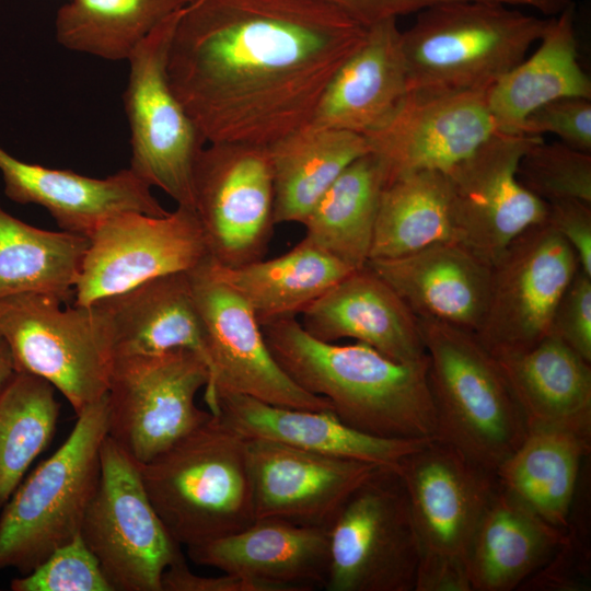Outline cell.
<instances>
[{"label":"cell","mask_w":591,"mask_h":591,"mask_svg":"<svg viewBox=\"0 0 591 591\" xmlns=\"http://www.w3.org/2000/svg\"><path fill=\"white\" fill-rule=\"evenodd\" d=\"M366 33L323 0H187L167 76L206 143L268 147L311 121Z\"/></svg>","instance_id":"cell-1"},{"label":"cell","mask_w":591,"mask_h":591,"mask_svg":"<svg viewBox=\"0 0 591 591\" xmlns=\"http://www.w3.org/2000/svg\"><path fill=\"white\" fill-rule=\"evenodd\" d=\"M260 326L288 376L306 392L326 398L347 425L384 438H436L428 358L403 363L361 341H322L296 317Z\"/></svg>","instance_id":"cell-2"},{"label":"cell","mask_w":591,"mask_h":591,"mask_svg":"<svg viewBox=\"0 0 591 591\" xmlns=\"http://www.w3.org/2000/svg\"><path fill=\"white\" fill-rule=\"evenodd\" d=\"M139 470L152 506L179 546L202 545L255 521L245 438L218 415L211 413Z\"/></svg>","instance_id":"cell-3"},{"label":"cell","mask_w":591,"mask_h":591,"mask_svg":"<svg viewBox=\"0 0 591 591\" xmlns=\"http://www.w3.org/2000/svg\"><path fill=\"white\" fill-rule=\"evenodd\" d=\"M490 0L441 2L402 31L408 92L488 90L519 65L549 20Z\"/></svg>","instance_id":"cell-4"},{"label":"cell","mask_w":591,"mask_h":591,"mask_svg":"<svg viewBox=\"0 0 591 591\" xmlns=\"http://www.w3.org/2000/svg\"><path fill=\"white\" fill-rule=\"evenodd\" d=\"M417 320L428 357L436 438L496 472L529 431L499 362L475 333Z\"/></svg>","instance_id":"cell-5"},{"label":"cell","mask_w":591,"mask_h":591,"mask_svg":"<svg viewBox=\"0 0 591 591\" xmlns=\"http://www.w3.org/2000/svg\"><path fill=\"white\" fill-rule=\"evenodd\" d=\"M396 470L419 547L415 591H472L467 554L499 488L496 472L438 438L403 457Z\"/></svg>","instance_id":"cell-6"},{"label":"cell","mask_w":591,"mask_h":591,"mask_svg":"<svg viewBox=\"0 0 591 591\" xmlns=\"http://www.w3.org/2000/svg\"><path fill=\"white\" fill-rule=\"evenodd\" d=\"M107 436L106 395L77 416L60 448L22 480L0 514V571L31 572L80 534Z\"/></svg>","instance_id":"cell-7"},{"label":"cell","mask_w":591,"mask_h":591,"mask_svg":"<svg viewBox=\"0 0 591 591\" xmlns=\"http://www.w3.org/2000/svg\"><path fill=\"white\" fill-rule=\"evenodd\" d=\"M60 299L23 292L0 299V333L16 371L43 378L76 415L106 395L113 366L109 332L94 304L62 309Z\"/></svg>","instance_id":"cell-8"},{"label":"cell","mask_w":591,"mask_h":591,"mask_svg":"<svg viewBox=\"0 0 591 591\" xmlns=\"http://www.w3.org/2000/svg\"><path fill=\"white\" fill-rule=\"evenodd\" d=\"M327 591H415L419 547L396 468L378 466L328 529Z\"/></svg>","instance_id":"cell-9"},{"label":"cell","mask_w":591,"mask_h":591,"mask_svg":"<svg viewBox=\"0 0 591 591\" xmlns=\"http://www.w3.org/2000/svg\"><path fill=\"white\" fill-rule=\"evenodd\" d=\"M101 471L80 535L114 591H162L165 569L182 557L144 489L139 465L105 437Z\"/></svg>","instance_id":"cell-10"},{"label":"cell","mask_w":591,"mask_h":591,"mask_svg":"<svg viewBox=\"0 0 591 591\" xmlns=\"http://www.w3.org/2000/svg\"><path fill=\"white\" fill-rule=\"evenodd\" d=\"M208 380L206 363L189 349L115 357L106 392L108 437L137 464L148 463L211 416L195 402Z\"/></svg>","instance_id":"cell-11"},{"label":"cell","mask_w":591,"mask_h":591,"mask_svg":"<svg viewBox=\"0 0 591 591\" xmlns=\"http://www.w3.org/2000/svg\"><path fill=\"white\" fill-rule=\"evenodd\" d=\"M179 12L159 24L128 56L124 107L130 127L129 169L177 206L194 209V169L206 141L167 76V54Z\"/></svg>","instance_id":"cell-12"},{"label":"cell","mask_w":591,"mask_h":591,"mask_svg":"<svg viewBox=\"0 0 591 591\" xmlns=\"http://www.w3.org/2000/svg\"><path fill=\"white\" fill-rule=\"evenodd\" d=\"M193 190L211 259L225 267L263 259L276 225L266 146L206 143L195 164Z\"/></svg>","instance_id":"cell-13"},{"label":"cell","mask_w":591,"mask_h":591,"mask_svg":"<svg viewBox=\"0 0 591 591\" xmlns=\"http://www.w3.org/2000/svg\"><path fill=\"white\" fill-rule=\"evenodd\" d=\"M206 341L209 380L204 399L216 412L222 394L311 410H333L331 403L296 384L271 355L259 322L245 301L218 279L209 257L188 270Z\"/></svg>","instance_id":"cell-14"},{"label":"cell","mask_w":591,"mask_h":591,"mask_svg":"<svg viewBox=\"0 0 591 591\" xmlns=\"http://www.w3.org/2000/svg\"><path fill=\"white\" fill-rule=\"evenodd\" d=\"M542 139L497 131L444 172L453 241L491 267L520 233L546 220L548 205L517 176L523 154Z\"/></svg>","instance_id":"cell-15"},{"label":"cell","mask_w":591,"mask_h":591,"mask_svg":"<svg viewBox=\"0 0 591 591\" xmlns=\"http://www.w3.org/2000/svg\"><path fill=\"white\" fill-rule=\"evenodd\" d=\"M491 268L475 334L495 357L528 350L549 335L556 304L580 268L577 256L545 220L520 233Z\"/></svg>","instance_id":"cell-16"},{"label":"cell","mask_w":591,"mask_h":591,"mask_svg":"<svg viewBox=\"0 0 591 591\" xmlns=\"http://www.w3.org/2000/svg\"><path fill=\"white\" fill-rule=\"evenodd\" d=\"M209 253L195 210L163 216L126 211L89 237L74 286V305L86 306L160 276L188 271Z\"/></svg>","instance_id":"cell-17"},{"label":"cell","mask_w":591,"mask_h":591,"mask_svg":"<svg viewBox=\"0 0 591 591\" xmlns=\"http://www.w3.org/2000/svg\"><path fill=\"white\" fill-rule=\"evenodd\" d=\"M488 90L408 92L389 121L364 137L389 182L417 171L444 173L496 134Z\"/></svg>","instance_id":"cell-18"},{"label":"cell","mask_w":591,"mask_h":591,"mask_svg":"<svg viewBox=\"0 0 591 591\" xmlns=\"http://www.w3.org/2000/svg\"><path fill=\"white\" fill-rule=\"evenodd\" d=\"M255 520L328 530L350 494L378 467L273 440L245 438Z\"/></svg>","instance_id":"cell-19"},{"label":"cell","mask_w":591,"mask_h":591,"mask_svg":"<svg viewBox=\"0 0 591 591\" xmlns=\"http://www.w3.org/2000/svg\"><path fill=\"white\" fill-rule=\"evenodd\" d=\"M314 338L364 343L403 363L427 360L417 316L368 265L351 270L300 314Z\"/></svg>","instance_id":"cell-20"},{"label":"cell","mask_w":591,"mask_h":591,"mask_svg":"<svg viewBox=\"0 0 591 591\" xmlns=\"http://www.w3.org/2000/svg\"><path fill=\"white\" fill-rule=\"evenodd\" d=\"M4 193L13 201L45 208L67 232L90 237L108 218L137 211L163 216L150 186L130 169L105 178L26 163L0 148Z\"/></svg>","instance_id":"cell-21"},{"label":"cell","mask_w":591,"mask_h":591,"mask_svg":"<svg viewBox=\"0 0 591 591\" xmlns=\"http://www.w3.org/2000/svg\"><path fill=\"white\" fill-rule=\"evenodd\" d=\"M372 268L417 317L433 318L476 333L484 320L493 268L454 241L438 242Z\"/></svg>","instance_id":"cell-22"},{"label":"cell","mask_w":591,"mask_h":591,"mask_svg":"<svg viewBox=\"0 0 591 591\" xmlns=\"http://www.w3.org/2000/svg\"><path fill=\"white\" fill-rule=\"evenodd\" d=\"M408 94L397 19L367 27L364 40L327 84L310 124L368 136L385 125Z\"/></svg>","instance_id":"cell-23"},{"label":"cell","mask_w":591,"mask_h":591,"mask_svg":"<svg viewBox=\"0 0 591 591\" xmlns=\"http://www.w3.org/2000/svg\"><path fill=\"white\" fill-rule=\"evenodd\" d=\"M187 552L195 564L251 577L278 591L324 588L329 566L328 530L279 519L255 520Z\"/></svg>","instance_id":"cell-24"},{"label":"cell","mask_w":591,"mask_h":591,"mask_svg":"<svg viewBox=\"0 0 591 591\" xmlns=\"http://www.w3.org/2000/svg\"><path fill=\"white\" fill-rule=\"evenodd\" d=\"M213 414L246 439L273 440L393 468H397L403 457L431 439L379 437L347 425L331 409L277 406L233 393L217 398Z\"/></svg>","instance_id":"cell-25"},{"label":"cell","mask_w":591,"mask_h":591,"mask_svg":"<svg viewBox=\"0 0 591 591\" xmlns=\"http://www.w3.org/2000/svg\"><path fill=\"white\" fill-rule=\"evenodd\" d=\"M94 304L105 318L114 358L189 349L206 363L205 331L188 271L157 277Z\"/></svg>","instance_id":"cell-26"},{"label":"cell","mask_w":591,"mask_h":591,"mask_svg":"<svg viewBox=\"0 0 591 591\" xmlns=\"http://www.w3.org/2000/svg\"><path fill=\"white\" fill-rule=\"evenodd\" d=\"M495 358L528 429H559L591 440V362L552 334L528 350Z\"/></svg>","instance_id":"cell-27"},{"label":"cell","mask_w":591,"mask_h":591,"mask_svg":"<svg viewBox=\"0 0 591 591\" xmlns=\"http://www.w3.org/2000/svg\"><path fill=\"white\" fill-rule=\"evenodd\" d=\"M537 43L531 57L524 58L487 92L498 132L522 134L528 116L557 99L591 100V80L579 62L573 2L549 20Z\"/></svg>","instance_id":"cell-28"},{"label":"cell","mask_w":591,"mask_h":591,"mask_svg":"<svg viewBox=\"0 0 591 591\" xmlns=\"http://www.w3.org/2000/svg\"><path fill=\"white\" fill-rule=\"evenodd\" d=\"M565 537L566 531L544 521L499 486L467 554L472 591L520 589L551 559Z\"/></svg>","instance_id":"cell-29"},{"label":"cell","mask_w":591,"mask_h":591,"mask_svg":"<svg viewBox=\"0 0 591 591\" xmlns=\"http://www.w3.org/2000/svg\"><path fill=\"white\" fill-rule=\"evenodd\" d=\"M591 440L549 428L529 429L497 467L499 486L549 524L566 531Z\"/></svg>","instance_id":"cell-30"},{"label":"cell","mask_w":591,"mask_h":591,"mask_svg":"<svg viewBox=\"0 0 591 591\" xmlns=\"http://www.w3.org/2000/svg\"><path fill=\"white\" fill-rule=\"evenodd\" d=\"M267 149L274 177L276 224L303 223L340 173L370 151L363 136L310 123Z\"/></svg>","instance_id":"cell-31"},{"label":"cell","mask_w":591,"mask_h":591,"mask_svg":"<svg viewBox=\"0 0 591 591\" xmlns=\"http://www.w3.org/2000/svg\"><path fill=\"white\" fill-rule=\"evenodd\" d=\"M209 267L245 301L260 325L296 317L354 270L303 240L275 258L225 267L209 257Z\"/></svg>","instance_id":"cell-32"},{"label":"cell","mask_w":591,"mask_h":591,"mask_svg":"<svg viewBox=\"0 0 591 591\" xmlns=\"http://www.w3.org/2000/svg\"><path fill=\"white\" fill-rule=\"evenodd\" d=\"M389 183L382 161L368 152L350 163L302 224L304 242L352 269L367 265L380 200Z\"/></svg>","instance_id":"cell-33"},{"label":"cell","mask_w":591,"mask_h":591,"mask_svg":"<svg viewBox=\"0 0 591 591\" xmlns=\"http://www.w3.org/2000/svg\"><path fill=\"white\" fill-rule=\"evenodd\" d=\"M89 237L67 231H46L0 208V299L23 292L74 296Z\"/></svg>","instance_id":"cell-34"},{"label":"cell","mask_w":591,"mask_h":591,"mask_svg":"<svg viewBox=\"0 0 591 591\" xmlns=\"http://www.w3.org/2000/svg\"><path fill=\"white\" fill-rule=\"evenodd\" d=\"M453 241L444 173L417 171L387 183L379 206L370 259H390Z\"/></svg>","instance_id":"cell-35"},{"label":"cell","mask_w":591,"mask_h":591,"mask_svg":"<svg viewBox=\"0 0 591 591\" xmlns=\"http://www.w3.org/2000/svg\"><path fill=\"white\" fill-rule=\"evenodd\" d=\"M187 0H68L55 19L62 47L106 60H127L134 48Z\"/></svg>","instance_id":"cell-36"},{"label":"cell","mask_w":591,"mask_h":591,"mask_svg":"<svg viewBox=\"0 0 591 591\" xmlns=\"http://www.w3.org/2000/svg\"><path fill=\"white\" fill-rule=\"evenodd\" d=\"M59 416L55 387L16 371L0 391V510L50 442Z\"/></svg>","instance_id":"cell-37"},{"label":"cell","mask_w":591,"mask_h":591,"mask_svg":"<svg viewBox=\"0 0 591 591\" xmlns=\"http://www.w3.org/2000/svg\"><path fill=\"white\" fill-rule=\"evenodd\" d=\"M517 176L533 195L552 204L580 200L591 204V153L563 142L534 143L521 158Z\"/></svg>","instance_id":"cell-38"},{"label":"cell","mask_w":591,"mask_h":591,"mask_svg":"<svg viewBox=\"0 0 591 591\" xmlns=\"http://www.w3.org/2000/svg\"><path fill=\"white\" fill-rule=\"evenodd\" d=\"M10 587L13 591H114L80 534Z\"/></svg>","instance_id":"cell-39"},{"label":"cell","mask_w":591,"mask_h":591,"mask_svg":"<svg viewBox=\"0 0 591 591\" xmlns=\"http://www.w3.org/2000/svg\"><path fill=\"white\" fill-rule=\"evenodd\" d=\"M591 554L587 529L570 524L565 541L551 559L531 576L521 590L587 591L590 589Z\"/></svg>","instance_id":"cell-40"},{"label":"cell","mask_w":591,"mask_h":591,"mask_svg":"<svg viewBox=\"0 0 591 591\" xmlns=\"http://www.w3.org/2000/svg\"><path fill=\"white\" fill-rule=\"evenodd\" d=\"M553 134L570 148L591 153V100L561 97L546 103L525 119L522 134Z\"/></svg>","instance_id":"cell-41"},{"label":"cell","mask_w":591,"mask_h":591,"mask_svg":"<svg viewBox=\"0 0 591 591\" xmlns=\"http://www.w3.org/2000/svg\"><path fill=\"white\" fill-rule=\"evenodd\" d=\"M549 334L591 362V276L581 268L556 304Z\"/></svg>","instance_id":"cell-42"},{"label":"cell","mask_w":591,"mask_h":591,"mask_svg":"<svg viewBox=\"0 0 591 591\" xmlns=\"http://www.w3.org/2000/svg\"><path fill=\"white\" fill-rule=\"evenodd\" d=\"M547 205L546 221L573 250L580 268L591 276V204L560 200Z\"/></svg>","instance_id":"cell-43"},{"label":"cell","mask_w":591,"mask_h":591,"mask_svg":"<svg viewBox=\"0 0 591 591\" xmlns=\"http://www.w3.org/2000/svg\"><path fill=\"white\" fill-rule=\"evenodd\" d=\"M161 587L162 591H278L269 583L237 573L196 575L188 569L183 556L165 569Z\"/></svg>","instance_id":"cell-44"},{"label":"cell","mask_w":591,"mask_h":591,"mask_svg":"<svg viewBox=\"0 0 591 591\" xmlns=\"http://www.w3.org/2000/svg\"><path fill=\"white\" fill-rule=\"evenodd\" d=\"M368 27L386 19L417 13L441 2L457 0H323Z\"/></svg>","instance_id":"cell-45"},{"label":"cell","mask_w":591,"mask_h":591,"mask_svg":"<svg viewBox=\"0 0 591 591\" xmlns=\"http://www.w3.org/2000/svg\"><path fill=\"white\" fill-rule=\"evenodd\" d=\"M16 373V367L10 346L0 333V391Z\"/></svg>","instance_id":"cell-46"},{"label":"cell","mask_w":591,"mask_h":591,"mask_svg":"<svg viewBox=\"0 0 591 591\" xmlns=\"http://www.w3.org/2000/svg\"><path fill=\"white\" fill-rule=\"evenodd\" d=\"M540 11L544 14H558L566 8L570 0H538Z\"/></svg>","instance_id":"cell-47"},{"label":"cell","mask_w":591,"mask_h":591,"mask_svg":"<svg viewBox=\"0 0 591 591\" xmlns=\"http://www.w3.org/2000/svg\"><path fill=\"white\" fill-rule=\"evenodd\" d=\"M513 5H524V7H532L536 10L540 9V2L538 0H508Z\"/></svg>","instance_id":"cell-48"}]
</instances>
